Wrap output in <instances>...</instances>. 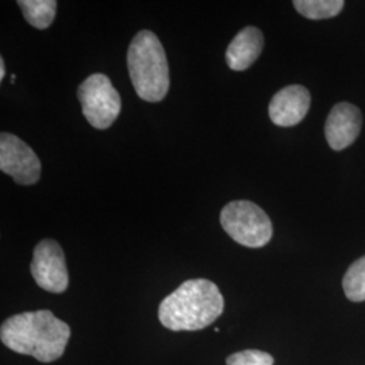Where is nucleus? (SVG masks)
<instances>
[{"instance_id":"nucleus-2","label":"nucleus","mask_w":365,"mask_h":365,"mask_svg":"<svg viewBox=\"0 0 365 365\" xmlns=\"http://www.w3.org/2000/svg\"><path fill=\"white\" fill-rule=\"evenodd\" d=\"M225 309L220 288L207 279L184 282L158 306L161 325L172 331H195L210 327Z\"/></svg>"},{"instance_id":"nucleus-3","label":"nucleus","mask_w":365,"mask_h":365,"mask_svg":"<svg viewBox=\"0 0 365 365\" xmlns=\"http://www.w3.org/2000/svg\"><path fill=\"white\" fill-rule=\"evenodd\" d=\"M128 69L137 95L150 103L161 102L170 91V66L164 46L150 30H141L130 42Z\"/></svg>"},{"instance_id":"nucleus-5","label":"nucleus","mask_w":365,"mask_h":365,"mask_svg":"<svg viewBox=\"0 0 365 365\" xmlns=\"http://www.w3.org/2000/svg\"><path fill=\"white\" fill-rule=\"evenodd\" d=\"M78 96L83 114L92 128L105 130L117 119L122 101L110 78L93 73L78 86Z\"/></svg>"},{"instance_id":"nucleus-9","label":"nucleus","mask_w":365,"mask_h":365,"mask_svg":"<svg viewBox=\"0 0 365 365\" xmlns=\"http://www.w3.org/2000/svg\"><path fill=\"white\" fill-rule=\"evenodd\" d=\"M363 125L361 111L348 102L334 106L325 125L327 144L334 150H342L356 141Z\"/></svg>"},{"instance_id":"nucleus-15","label":"nucleus","mask_w":365,"mask_h":365,"mask_svg":"<svg viewBox=\"0 0 365 365\" xmlns=\"http://www.w3.org/2000/svg\"><path fill=\"white\" fill-rule=\"evenodd\" d=\"M4 75H6V66H4L3 57H0V80L4 78Z\"/></svg>"},{"instance_id":"nucleus-8","label":"nucleus","mask_w":365,"mask_h":365,"mask_svg":"<svg viewBox=\"0 0 365 365\" xmlns=\"http://www.w3.org/2000/svg\"><path fill=\"white\" fill-rule=\"evenodd\" d=\"M312 105V96L303 86H288L276 92L269 103V118L274 125L282 128L295 126L307 115Z\"/></svg>"},{"instance_id":"nucleus-7","label":"nucleus","mask_w":365,"mask_h":365,"mask_svg":"<svg viewBox=\"0 0 365 365\" xmlns=\"http://www.w3.org/2000/svg\"><path fill=\"white\" fill-rule=\"evenodd\" d=\"M0 170L21 185H31L41 178V161L36 152L19 137L0 134Z\"/></svg>"},{"instance_id":"nucleus-10","label":"nucleus","mask_w":365,"mask_h":365,"mask_svg":"<svg viewBox=\"0 0 365 365\" xmlns=\"http://www.w3.org/2000/svg\"><path fill=\"white\" fill-rule=\"evenodd\" d=\"M264 48V36L257 27H244L226 49V63L233 71H245L259 58Z\"/></svg>"},{"instance_id":"nucleus-14","label":"nucleus","mask_w":365,"mask_h":365,"mask_svg":"<svg viewBox=\"0 0 365 365\" xmlns=\"http://www.w3.org/2000/svg\"><path fill=\"white\" fill-rule=\"evenodd\" d=\"M274 359L269 353L248 349L233 353L226 359V365H274Z\"/></svg>"},{"instance_id":"nucleus-1","label":"nucleus","mask_w":365,"mask_h":365,"mask_svg":"<svg viewBox=\"0 0 365 365\" xmlns=\"http://www.w3.org/2000/svg\"><path fill=\"white\" fill-rule=\"evenodd\" d=\"M71 333L69 325L54 317L51 310L16 314L0 327L4 346L45 364L63 357Z\"/></svg>"},{"instance_id":"nucleus-12","label":"nucleus","mask_w":365,"mask_h":365,"mask_svg":"<svg viewBox=\"0 0 365 365\" xmlns=\"http://www.w3.org/2000/svg\"><path fill=\"white\" fill-rule=\"evenodd\" d=\"M295 10L307 19L319 21V19H329L339 15L345 1L344 0H295L294 3Z\"/></svg>"},{"instance_id":"nucleus-6","label":"nucleus","mask_w":365,"mask_h":365,"mask_svg":"<svg viewBox=\"0 0 365 365\" xmlns=\"http://www.w3.org/2000/svg\"><path fill=\"white\" fill-rule=\"evenodd\" d=\"M38 287L53 294H63L69 284L66 255L60 244L54 240H42L34 248L33 260L30 264Z\"/></svg>"},{"instance_id":"nucleus-13","label":"nucleus","mask_w":365,"mask_h":365,"mask_svg":"<svg viewBox=\"0 0 365 365\" xmlns=\"http://www.w3.org/2000/svg\"><path fill=\"white\" fill-rule=\"evenodd\" d=\"M342 288L346 298L352 302L365 300V256L354 261L345 272Z\"/></svg>"},{"instance_id":"nucleus-11","label":"nucleus","mask_w":365,"mask_h":365,"mask_svg":"<svg viewBox=\"0 0 365 365\" xmlns=\"http://www.w3.org/2000/svg\"><path fill=\"white\" fill-rule=\"evenodd\" d=\"M24 16L31 26L45 30L52 25L57 11L56 0H19Z\"/></svg>"},{"instance_id":"nucleus-4","label":"nucleus","mask_w":365,"mask_h":365,"mask_svg":"<svg viewBox=\"0 0 365 365\" xmlns=\"http://www.w3.org/2000/svg\"><path fill=\"white\" fill-rule=\"evenodd\" d=\"M221 225L237 244L247 248H262L274 235L267 212L249 200L227 203L221 211Z\"/></svg>"}]
</instances>
